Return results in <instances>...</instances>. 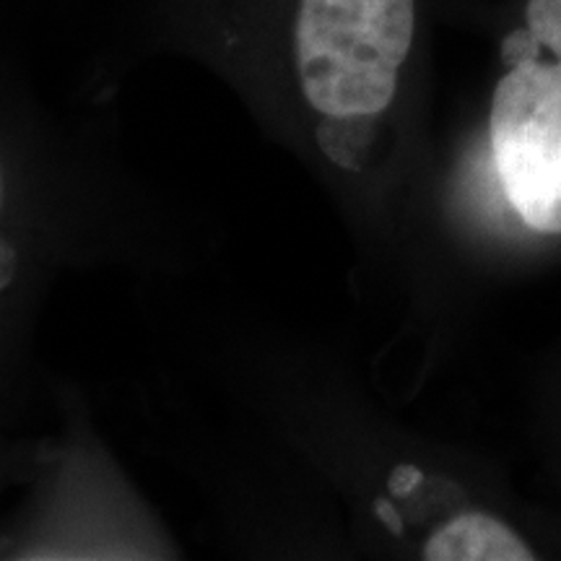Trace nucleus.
<instances>
[{"instance_id": "2", "label": "nucleus", "mask_w": 561, "mask_h": 561, "mask_svg": "<svg viewBox=\"0 0 561 561\" xmlns=\"http://www.w3.org/2000/svg\"><path fill=\"white\" fill-rule=\"evenodd\" d=\"M276 13L278 58L320 144L346 172L371 164L396 121L419 39V0H252Z\"/></svg>"}, {"instance_id": "4", "label": "nucleus", "mask_w": 561, "mask_h": 561, "mask_svg": "<svg viewBox=\"0 0 561 561\" xmlns=\"http://www.w3.org/2000/svg\"><path fill=\"white\" fill-rule=\"evenodd\" d=\"M0 203H3V172H0ZM11 250L0 242V289H3L11 278Z\"/></svg>"}, {"instance_id": "1", "label": "nucleus", "mask_w": 561, "mask_h": 561, "mask_svg": "<svg viewBox=\"0 0 561 561\" xmlns=\"http://www.w3.org/2000/svg\"><path fill=\"white\" fill-rule=\"evenodd\" d=\"M453 221L489 276L561 265V0H525L502 73L453 170Z\"/></svg>"}, {"instance_id": "3", "label": "nucleus", "mask_w": 561, "mask_h": 561, "mask_svg": "<svg viewBox=\"0 0 561 561\" xmlns=\"http://www.w3.org/2000/svg\"><path fill=\"white\" fill-rule=\"evenodd\" d=\"M530 434L541 496L561 512V343L536 382Z\"/></svg>"}]
</instances>
